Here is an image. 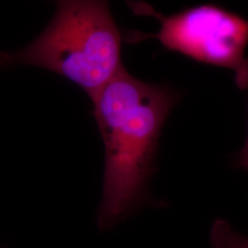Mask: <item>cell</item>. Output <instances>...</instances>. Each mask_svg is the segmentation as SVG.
I'll return each instance as SVG.
<instances>
[{"label": "cell", "mask_w": 248, "mask_h": 248, "mask_svg": "<svg viewBox=\"0 0 248 248\" xmlns=\"http://www.w3.org/2000/svg\"><path fill=\"white\" fill-rule=\"evenodd\" d=\"M90 99L105 146L97 220L106 231L144 201L160 133L176 98L169 88L137 79L124 66Z\"/></svg>", "instance_id": "cell-1"}, {"label": "cell", "mask_w": 248, "mask_h": 248, "mask_svg": "<svg viewBox=\"0 0 248 248\" xmlns=\"http://www.w3.org/2000/svg\"><path fill=\"white\" fill-rule=\"evenodd\" d=\"M0 64H28L53 72L91 98L124 67L122 32L107 1H57L45 31L24 49L0 53Z\"/></svg>", "instance_id": "cell-2"}, {"label": "cell", "mask_w": 248, "mask_h": 248, "mask_svg": "<svg viewBox=\"0 0 248 248\" xmlns=\"http://www.w3.org/2000/svg\"><path fill=\"white\" fill-rule=\"evenodd\" d=\"M137 15L158 19L155 33L127 31L126 43L136 44L157 39L166 49L182 53L200 62L228 68L234 73L240 89L248 87V20L212 5H202L170 16H164L143 2H129Z\"/></svg>", "instance_id": "cell-3"}, {"label": "cell", "mask_w": 248, "mask_h": 248, "mask_svg": "<svg viewBox=\"0 0 248 248\" xmlns=\"http://www.w3.org/2000/svg\"><path fill=\"white\" fill-rule=\"evenodd\" d=\"M210 243L213 248H248V236L235 230L230 222L218 219L212 225Z\"/></svg>", "instance_id": "cell-4"}, {"label": "cell", "mask_w": 248, "mask_h": 248, "mask_svg": "<svg viewBox=\"0 0 248 248\" xmlns=\"http://www.w3.org/2000/svg\"><path fill=\"white\" fill-rule=\"evenodd\" d=\"M239 164L242 168L248 170V136L246 145L240 154Z\"/></svg>", "instance_id": "cell-5"}]
</instances>
